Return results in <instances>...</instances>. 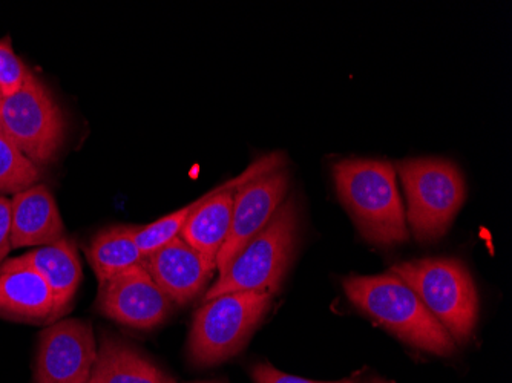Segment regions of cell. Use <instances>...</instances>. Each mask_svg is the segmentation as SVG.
<instances>
[{
	"label": "cell",
	"instance_id": "obj_16",
	"mask_svg": "<svg viewBox=\"0 0 512 383\" xmlns=\"http://www.w3.org/2000/svg\"><path fill=\"white\" fill-rule=\"evenodd\" d=\"M135 226H112L100 230L86 247L89 266L99 285L115 275L142 264L143 255L134 239Z\"/></svg>",
	"mask_w": 512,
	"mask_h": 383
},
{
	"label": "cell",
	"instance_id": "obj_6",
	"mask_svg": "<svg viewBox=\"0 0 512 383\" xmlns=\"http://www.w3.org/2000/svg\"><path fill=\"white\" fill-rule=\"evenodd\" d=\"M398 171L407 195V215L419 243H436L459 213L467 187L459 167L444 158L399 161Z\"/></svg>",
	"mask_w": 512,
	"mask_h": 383
},
{
	"label": "cell",
	"instance_id": "obj_1",
	"mask_svg": "<svg viewBox=\"0 0 512 383\" xmlns=\"http://www.w3.org/2000/svg\"><path fill=\"white\" fill-rule=\"evenodd\" d=\"M345 295L376 324L410 347L448 357L456 342L421 298L394 273L348 276L342 279Z\"/></svg>",
	"mask_w": 512,
	"mask_h": 383
},
{
	"label": "cell",
	"instance_id": "obj_5",
	"mask_svg": "<svg viewBox=\"0 0 512 383\" xmlns=\"http://www.w3.org/2000/svg\"><path fill=\"white\" fill-rule=\"evenodd\" d=\"M273 296L235 292L204 302L189 333V361L197 367H214L237 356L272 307Z\"/></svg>",
	"mask_w": 512,
	"mask_h": 383
},
{
	"label": "cell",
	"instance_id": "obj_3",
	"mask_svg": "<svg viewBox=\"0 0 512 383\" xmlns=\"http://www.w3.org/2000/svg\"><path fill=\"white\" fill-rule=\"evenodd\" d=\"M295 198L284 200L263 230L238 253L227 272L209 287L204 302L235 292H270L283 282L298 241Z\"/></svg>",
	"mask_w": 512,
	"mask_h": 383
},
{
	"label": "cell",
	"instance_id": "obj_15",
	"mask_svg": "<svg viewBox=\"0 0 512 383\" xmlns=\"http://www.w3.org/2000/svg\"><path fill=\"white\" fill-rule=\"evenodd\" d=\"M89 383H177L134 345L103 334Z\"/></svg>",
	"mask_w": 512,
	"mask_h": 383
},
{
	"label": "cell",
	"instance_id": "obj_9",
	"mask_svg": "<svg viewBox=\"0 0 512 383\" xmlns=\"http://www.w3.org/2000/svg\"><path fill=\"white\" fill-rule=\"evenodd\" d=\"M96 307L100 315L126 327L151 330L165 322L172 302L142 262L100 284Z\"/></svg>",
	"mask_w": 512,
	"mask_h": 383
},
{
	"label": "cell",
	"instance_id": "obj_20",
	"mask_svg": "<svg viewBox=\"0 0 512 383\" xmlns=\"http://www.w3.org/2000/svg\"><path fill=\"white\" fill-rule=\"evenodd\" d=\"M11 250V200L0 195V266Z\"/></svg>",
	"mask_w": 512,
	"mask_h": 383
},
{
	"label": "cell",
	"instance_id": "obj_10",
	"mask_svg": "<svg viewBox=\"0 0 512 383\" xmlns=\"http://www.w3.org/2000/svg\"><path fill=\"white\" fill-rule=\"evenodd\" d=\"M289 174L283 169L255 178L235 190L229 236L217 256L218 276H223L238 253L258 235L284 203Z\"/></svg>",
	"mask_w": 512,
	"mask_h": 383
},
{
	"label": "cell",
	"instance_id": "obj_8",
	"mask_svg": "<svg viewBox=\"0 0 512 383\" xmlns=\"http://www.w3.org/2000/svg\"><path fill=\"white\" fill-rule=\"evenodd\" d=\"M97 344L82 319L57 321L40 334L34 383H89Z\"/></svg>",
	"mask_w": 512,
	"mask_h": 383
},
{
	"label": "cell",
	"instance_id": "obj_22",
	"mask_svg": "<svg viewBox=\"0 0 512 383\" xmlns=\"http://www.w3.org/2000/svg\"><path fill=\"white\" fill-rule=\"evenodd\" d=\"M195 383H218V382H195Z\"/></svg>",
	"mask_w": 512,
	"mask_h": 383
},
{
	"label": "cell",
	"instance_id": "obj_2",
	"mask_svg": "<svg viewBox=\"0 0 512 383\" xmlns=\"http://www.w3.org/2000/svg\"><path fill=\"white\" fill-rule=\"evenodd\" d=\"M333 178L339 200L368 243L382 247L407 243V218L393 164L342 160L333 166Z\"/></svg>",
	"mask_w": 512,
	"mask_h": 383
},
{
	"label": "cell",
	"instance_id": "obj_7",
	"mask_svg": "<svg viewBox=\"0 0 512 383\" xmlns=\"http://www.w3.org/2000/svg\"><path fill=\"white\" fill-rule=\"evenodd\" d=\"M0 134L36 166L59 154L65 117L50 89L33 73L16 94L0 99Z\"/></svg>",
	"mask_w": 512,
	"mask_h": 383
},
{
	"label": "cell",
	"instance_id": "obj_14",
	"mask_svg": "<svg viewBox=\"0 0 512 383\" xmlns=\"http://www.w3.org/2000/svg\"><path fill=\"white\" fill-rule=\"evenodd\" d=\"M19 258L36 270L50 287L54 298V324L71 307L82 282V266L76 243L65 236L57 243L37 247Z\"/></svg>",
	"mask_w": 512,
	"mask_h": 383
},
{
	"label": "cell",
	"instance_id": "obj_19",
	"mask_svg": "<svg viewBox=\"0 0 512 383\" xmlns=\"http://www.w3.org/2000/svg\"><path fill=\"white\" fill-rule=\"evenodd\" d=\"M250 376H252L253 383H356L352 379L338 380V382L302 379V377L290 376V374L276 370L270 364H256L250 371Z\"/></svg>",
	"mask_w": 512,
	"mask_h": 383
},
{
	"label": "cell",
	"instance_id": "obj_12",
	"mask_svg": "<svg viewBox=\"0 0 512 383\" xmlns=\"http://www.w3.org/2000/svg\"><path fill=\"white\" fill-rule=\"evenodd\" d=\"M54 298L45 279L20 258L0 266V318L53 324Z\"/></svg>",
	"mask_w": 512,
	"mask_h": 383
},
{
	"label": "cell",
	"instance_id": "obj_11",
	"mask_svg": "<svg viewBox=\"0 0 512 383\" xmlns=\"http://www.w3.org/2000/svg\"><path fill=\"white\" fill-rule=\"evenodd\" d=\"M143 266L161 292L171 299L172 304L178 305L189 304L197 298L214 275V270L207 266L200 253L180 236L146 256Z\"/></svg>",
	"mask_w": 512,
	"mask_h": 383
},
{
	"label": "cell",
	"instance_id": "obj_18",
	"mask_svg": "<svg viewBox=\"0 0 512 383\" xmlns=\"http://www.w3.org/2000/svg\"><path fill=\"white\" fill-rule=\"evenodd\" d=\"M30 69L14 53L10 37L0 40V91L4 97L16 94L27 80Z\"/></svg>",
	"mask_w": 512,
	"mask_h": 383
},
{
	"label": "cell",
	"instance_id": "obj_4",
	"mask_svg": "<svg viewBox=\"0 0 512 383\" xmlns=\"http://www.w3.org/2000/svg\"><path fill=\"white\" fill-rule=\"evenodd\" d=\"M413 289L457 344H467L479 319V295L463 262L425 258L391 267Z\"/></svg>",
	"mask_w": 512,
	"mask_h": 383
},
{
	"label": "cell",
	"instance_id": "obj_21",
	"mask_svg": "<svg viewBox=\"0 0 512 383\" xmlns=\"http://www.w3.org/2000/svg\"><path fill=\"white\" fill-rule=\"evenodd\" d=\"M368 383H387V382H384V380H381V379H373V380H371V382H368Z\"/></svg>",
	"mask_w": 512,
	"mask_h": 383
},
{
	"label": "cell",
	"instance_id": "obj_23",
	"mask_svg": "<svg viewBox=\"0 0 512 383\" xmlns=\"http://www.w3.org/2000/svg\"><path fill=\"white\" fill-rule=\"evenodd\" d=\"M2 97H4V95H2V91H0V99H2Z\"/></svg>",
	"mask_w": 512,
	"mask_h": 383
},
{
	"label": "cell",
	"instance_id": "obj_17",
	"mask_svg": "<svg viewBox=\"0 0 512 383\" xmlns=\"http://www.w3.org/2000/svg\"><path fill=\"white\" fill-rule=\"evenodd\" d=\"M40 169L0 134V195L19 194L36 186Z\"/></svg>",
	"mask_w": 512,
	"mask_h": 383
},
{
	"label": "cell",
	"instance_id": "obj_13",
	"mask_svg": "<svg viewBox=\"0 0 512 383\" xmlns=\"http://www.w3.org/2000/svg\"><path fill=\"white\" fill-rule=\"evenodd\" d=\"M65 238V226L53 194L33 186L11 200V247H42Z\"/></svg>",
	"mask_w": 512,
	"mask_h": 383
}]
</instances>
